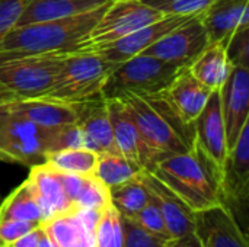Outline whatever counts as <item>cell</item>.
<instances>
[{"label": "cell", "mask_w": 249, "mask_h": 247, "mask_svg": "<svg viewBox=\"0 0 249 247\" xmlns=\"http://www.w3.org/2000/svg\"><path fill=\"white\" fill-rule=\"evenodd\" d=\"M108 4L70 17L15 26L0 42V60L76 51Z\"/></svg>", "instance_id": "obj_1"}, {"label": "cell", "mask_w": 249, "mask_h": 247, "mask_svg": "<svg viewBox=\"0 0 249 247\" xmlns=\"http://www.w3.org/2000/svg\"><path fill=\"white\" fill-rule=\"evenodd\" d=\"M121 99L127 103L139 134L150 153L152 169L162 159L187 153L194 147V124L184 122L163 95L146 98L128 95Z\"/></svg>", "instance_id": "obj_2"}, {"label": "cell", "mask_w": 249, "mask_h": 247, "mask_svg": "<svg viewBox=\"0 0 249 247\" xmlns=\"http://www.w3.org/2000/svg\"><path fill=\"white\" fill-rule=\"evenodd\" d=\"M194 213L222 204L220 173L194 144L187 153L172 154L149 172Z\"/></svg>", "instance_id": "obj_3"}, {"label": "cell", "mask_w": 249, "mask_h": 247, "mask_svg": "<svg viewBox=\"0 0 249 247\" xmlns=\"http://www.w3.org/2000/svg\"><path fill=\"white\" fill-rule=\"evenodd\" d=\"M115 66L96 51L67 52L51 89L41 98L80 103L102 96L104 84Z\"/></svg>", "instance_id": "obj_4"}, {"label": "cell", "mask_w": 249, "mask_h": 247, "mask_svg": "<svg viewBox=\"0 0 249 247\" xmlns=\"http://www.w3.org/2000/svg\"><path fill=\"white\" fill-rule=\"evenodd\" d=\"M185 68L160 58L139 54L114 67L108 76L102 96L105 99L134 96H156L162 95L178 73Z\"/></svg>", "instance_id": "obj_5"}, {"label": "cell", "mask_w": 249, "mask_h": 247, "mask_svg": "<svg viewBox=\"0 0 249 247\" xmlns=\"http://www.w3.org/2000/svg\"><path fill=\"white\" fill-rule=\"evenodd\" d=\"M64 54L23 55L0 60V84L18 99L41 98L53 86Z\"/></svg>", "instance_id": "obj_6"}, {"label": "cell", "mask_w": 249, "mask_h": 247, "mask_svg": "<svg viewBox=\"0 0 249 247\" xmlns=\"http://www.w3.org/2000/svg\"><path fill=\"white\" fill-rule=\"evenodd\" d=\"M165 17L140 0H112L76 51H92Z\"/></svg>", "instance_id": "obj_7"}, {"label": "cell", "mask_w": 249, "mask_h": 247, "mask_svg": "<svg viewBox=\"0 0 249 247\" xmlns=\"http://www.w3.org/2000/svg\"><path fill=\"white\" fill-rule=\"evenodd\" d=\"M50 130L10 115L0 130V151L9 163L29 167L41 165L48 153Z\"/></svg>", "instance_id": "obj_8"}, {"label": "cell", "mask_w": 249, "mask_h": 247, "mask_svg": "<svg viewBox=\"0 0 249 247\" xmlns=\"http://www.w3.org/2000/svg\"><path fill=\"white\" fill-rule=\"evenodd\" d=\"M209 44L207 32L200 15H197L174 28L142 54L160 58L179 67H188Z\"/></svg>", "instance_id": "obj_9"}, {"label": "cell", "mask_w": 249, "mask_h": 247, "mask_svg": "<svg viewBox=\"0 0 249 247\" xmlns=\"http://www.w3.org/2000/svg\"><path fill=\"white\" fill-rule=\"evenodd\" d=\"M194 234L203 247H248L247 234L225 204L196 211Z\"/></svg>", "instance_id": "obj_10"}, {"label": "cell", "mask_w": 249, "mask_h": 247, "mask_svg": "<svg viewBox=\"0 0 249 247\" xmlns=\"http://www.w3.org/2000/svg\"><path fill=\"white\" fill-rule=\"evenodd\" d=\"M194 144L212 162V165L217 169L222 178L229 147L226 140L225 122L222 116L219 90H213L203 112L194 121Z\"/></svg>", "instance_id": "obj_11"}, {"label": "cell", "mask_w": 249, "mask_h": 247, "mask_svg": "<svg viewBox=\"0 0 249 247\" xmlns=\"http://www.w3.org/2000/svg\"><path fill=\"white\" fill-rule=\"evenodd\" d=\"M219 93L228 147L231 150L242 128L249 122V68L233 67Z\"/></svg>", "instance_id": "obj_12"}, {"label": "cell", "mask_w": 249, "mask_h": 247, "mask_svg": "<svg viewBox=\"0 0 249 247\" xmlns=\"http://www.w3.org/2000/svg\"><path fill=\"white\" fill-rule=\"evenodd\" d=\"M222 204L245 205L249 197V122L242 128L235 146L229 150L222 181Z\"/></svg>", "instance_id": "obj_13"}, {"label": "cell", "mask_w": 249, "mask_h": 247, "mask_svg": "<svg viewBox=\"0 0 249 247\" xmlns=\"http://www.w3.org/2000/svg\"><path fill=\"white\" fill-rule=\"evenodd\" d=\"M193 16H165L156 22H152L136 32L114 41L111 44L102 45L99 48H95L92 51L99 52L104 58L114 64H120L134 55H139L144 52L149 47H152L155 42H158L162 36H165L168 32H171L174 28L179 26L185 20H188Z\"/></svg>", "instance_id": "obj_14"}, {"label": "cell", "mask_w": 249, "mask_h": 247, "mask_svg": "<svg viewBox=\"0 0 249 247\" xmlns=\"http://www.w3.org/2000/svg\"><path fill=\"white\" fill-rule=\"evenodd\" d=\"M109 119L112 125V135L117 151L124 157L140 165L146 172L152 169V157L146 148L137 125L128 111L127 103L121 98L107 99Z\"/></svg>", "instance_id": "obj_15"}, {"label": "cell", "mask_w": 249, "mask_h": 247, "mask_svg": "<svg viewBox=\"0 0 249 247\" xmlns=\"http://www.w3.org/2000/svg\"><path fill=\"white\" fill-rule=\"evenodd\" d=\"M76 124L80 128L83 146L86 148H90L98 154L118 153L114 143L107 99L104 96L80 102Z\"/></svg>", "instance_id": "obj_16"}, {"label": "cell", "mask_w": 249, "mask_h": 247, "mask_svg": "<svg viewBox=\"0 0 249 247\" xmlns=\"http://www.w3.org/2000/svg\"><path fill=\"white\" fill-rule=\"evenodd\" d=\"M10 115L44 128H57L77 121L79 103H67L50 98L16 99L10 103Z\"/></svg>", "instance_id": "obj_17"}, {"label": "cell", "mask_w": 249, "mask_h": 247, "mask_svg": "<svg viewBox=\"0 0 249 247\" xmlns=\"http://www.w3.org/2000/svg\"><path fill=\"white\" fill-rule=\"evenodd\" d=\"M143 179L160 210L171 240L194 233V211L152 173L144 170Z\"/></svg>", "instance_id": "obj_18"}, {"label": "cell", "mask_w": 249, "mask_h": 247, "mask_svg": "<svg viewBox=\"0 0 249 247\" xmlns=\"http://www.w3.org/2000/svg\"><path fill=\"white\" fill-rule=\"evenodd\" d=\"M209 42H226L242 26L249 25V0H213L200 15Z\"/></svg>", "instance_id": "obj_19"}, {"label": "cell", "mask_w": 249, "mask_h": 247, "mask_svg": "<svg viewBox=\"0 0 249 247\" xmlns=\"http://www.w3.org/2000/svg\"><path fill=\"white\" fill-rule=\"evenodd\" d=\"M212 93L213 90L200 83L191 74L188 67H185L178 73V76L162 95L184 122L194 124L197 116L203 112Z\"/></svg>", "instance_id": "obj_20"}, {"label": "cell", "mask_w": 249, "mask_h": 247, "mask_svg": "<svg viewBox=\"0 0 249 247\" xmlns=\"http://www.w3.org/2000/svg\"><path fill=\"white\" fill-rule=\"evenodd\" d=\"M26 181L41 207L44 221L73 210V205L61 186L57 170L47 163L32 166Z\"/></svg>", "instance_id": "obj_21"}, {"label": "cell", "mask_w": 249, "mask_h": 247, "mask_svg": "<svg viewBox=\"0 0 249 247\" xmlns=\"http://www.w3.org/2000/svg\"><path fill=\"white\" fill-rule=\"evenodd\" d=\"M112 0H28L16 26L70 17L95 10Z\"/></svg>", "instance_id": "obj_22"}, {"label": "cell", "mask_w": 249, "mask_h": 247, "mask_svg": "<svg viewBox=\"0 0 249 247\" xmlns=\"http://www.w3.org/2000/svg\"><path fill=\"white\" fill-rule=\"evenodd\" d=\"M232 68L223 42H210L188 66L191 74L212 90H219L226 83Z\"/></svg>", "instance_id": "obj_23"}, {"label": "cell", "mask_w": 249, "mask_h": 247, "mask_svg": "<svg viewBox=\"0 0 249 247\" xmlns=\"http://www.w3.org/2000/svg\"><path fill=\"white\" fill-rule=\"evenodd\" d=\"M41 226L57 247H95V234L85 229L76 208L42 221Z\"/></svg>", "instance_id": "obj_24"}, {"label": "cell", "mask_w": 249, "mask_h": 247, "mask_svg": "<svg viewBox=\"0 0 249 247\" xmlns=\"http://www.w3.org/2000/svg\"><path fill=\"white\" fill-rule=\"evenodd\" d=\"M143 172L133 179L109 188L111 205L123 217L134 218L150 199V192L144 183Z\"/></svg>", "instance_id": "obj_25"}, {"label": "cell", "mask_w": 249, "mask_h": 247, "mask_svg": "<svg viewBox=\"0 0 249 247\" xmlns=\"http://www.w3.org/2000/svg\"><path fill=\"white\" fill-rule=\"evenodd\" d=\"M18 220L42 223V211L28 181L20 183L0 205V221Z\"/></svg>", "instance_id": "obj_26"}, {"label": "cell", "mask_w": 249, "mask_h": 247, "mask_svg": "<svg viewBox=\"0 0 249 247\" xmlns=\"http://www.w3.org/2000/svg\"><path fill=\"white\" fill-rule=\"evenodd\" d=\"M98 156L99 154L96 151L86 147L63 148L47 153L44 163L50 165L58 172L90 176L95 172Z\"/></svg>", "instance_id": "obj_27"}, {"label": "cell", "mask_w": 249, "mask_h": 247, "mask_svg": "<svg viewBox=\"0 0 249 247\" xmlns=\"http://www.w3.org/2000/svg\"><path fill=\"white\" fill-rule=\"evenodd\" d=\"M144 169L136 162L124 157L120 153H101L98 156L93 175L107 186H117L128 179L136 178Z\"/></svg>", "instance_id": "obj_28"}, {"label": "cell", "mask_w": 249, "mask_h": 247, "mask_svg": "<svg viewBox=\"0 0 249 247\" xmlns=\"http://www.w3.org/2000/svg\"><path fill=\"white\" fill-rule=\"evenodd\" d=\"M108 207H111L109 188H107L95 175L86 176L83 188L73 208H89V210L105 211Z\"/></svg>", "instance_id": "obj_29"}, {"label": "cell", "mask_w": 249, "mask_h": 247, "mask_svg": "<svg viewBox=\"0 0 249 247\" xmlns=\"http://www.w3.org/2000/svg\"><path fill=\"white\" fill-rule=\"evenodd\" d=\"M165 16H197L201 15L213 0H140Z\"/></svg>", "instance_id": "obj_30"}, {"label": "cell", "mask_w": 249, "mask_h": 247, "mask_svg": "<svg viewBox=\"0 0 249 247\" xmlns=\"http://www.w3.org/2000/svg\"><path fill=\"white\" fill-rule=\"evenodd\" d=\"M123 245L121 247H168L171 240L159 239L143 230L134 220L123 217Z\"/></svg>", "instance_id": "obj_31"}, {"label": "cell", "mask_w": 249, "mask_h": 247, "mask_svg": "<svg viewBox=\"0 0 249 247\" xmlns=\"http://www.w3.org/2000/svg\"><path fill=\"white\" fill-rule=\"evenodd\" d=\"M131 220H134L147 233H150V234H153V236H156L159 239H163V240H171V237L168 234V230H166V226H165V221L162 218L160 210H159L155 198L152 197V194H150V199L144 205V208Z\"/></svg>", "instance_id": "obj_32"}, {"label": "cell", "mask_w": 249, "mask_h": 247, "mask_svg": "<svg viewBox=\"0 0 249 247\" xmlns=\"http://www.w3.org/2000/svg\"><path fill=\"white\" fill-rule=\"evenodd\" d=\"M74 147H85L80 128L76 122L50 130L48 153L63 148H74Z\"/></svg>", "instance_id": "obj_33"}, {"label": "cell", "mask_w": 249, "mask_h": 247, "mask_svg": "<svg viewBox=\"0 0 249 247\" xmlns=\"http://www.w3.org/2000/svg\"><path fill=\"white\" fill-rule=\"evenodd\" d=\"M226 54L233 67L249 68V25L239 28L226 42Z\"/></svg>", "instance_id": "obj_34"}, {"label": "cell", "mask_w": 249, "mask_h": 247, "mask_svg": "<svg viewBox=\"0 0 249 247\" xmlns=\"http://www.w3.org/2000/svg\"><path fill=\"white\" fill-rule=\"evenodd\" d=\"M28 0H0V42L16 26Z\"/></svg>", "instance_id": "obj_35"}, {"label": "cell", "mask_w": 249, "mask_h": 247, "mask_svg": "<svg viewBox=\"0 0 249 247\" xmlns=\"http://www.w3.org/2000/svg\"><path fill=\"white\" fill-rule=\"evenodd\" d=\"M41 223L31 221H18V220H6L0 221V247L10 246L19 237L39 226Z\"/></svg>", "instance_id": "obj_36"}, {"label": "cell", "mask_w": 249, "mask_h": 247, "mask_svg": "<svg viewBox=\"0 0 249 247\" xmlns=\"http://www.w3.org/2000/svg\"><path fill=\"white\" fill-rule=\"evenodd\" d=\"M57 175H58L61 186H63V189L66 192V197L69 198L70 204L74 207V202H76V199H77V197H79V194H80V191L83 188L86 176L74 175V173H66V172H58V170H57Z\"/></svg>", "instance_id": "obj_37"}, {"label": "cell", "mask_w": 249, "mask_h": 247, "mask_svg": "<svg viewBox=\"0 0 249 247\" xmlns=\"http://www.w3.org/2000/svg\"><path fill=\"white\" fill-rule=\"evenodd\" d=\"M18 98L0 84V130L10 116V103Z\"/></svg>", "instance_id": "obj_38"}, {"label": "cell", "mask_w": 249, "mask_h": 247, "mask_svg": "<svg viewBox=\"0 0 249 247\" xmlns=\"http://www.w3.org/2000/svg\"><path fill=\"white\" fill-rule=\"evenodd\" d=\"M41 234H42V227L39 224L35 229H32L31 231H28L26 234H23L22 237H19L9 247H38Z\"/></svg>", "instance_id": "obj_39"}, {"label": "cell", "mask_w": 249, "mask_h": 247, "mask_svg": "<svg viewBox=\"0 0 249 247\" xmlns=\"http://www.w3.org/2000/svg\"><path fill=\"white\" fill-rule=\"evenodd\" d=\"M168 247H203L201 243L198 242L197 236L194 233L187 234L184 237H179L177 240H171Z\"/></svg>", "instance_id": "obj_40"}, {"label": "cell", "mask_w": 249, "mask_h": 247, "mask_svg": "<svg viewBox=\"0 0 249 247\" xmlns=\"http://www.w3.org/2000/svg\"><path fill=\"white\" fill-rule=\"evenodd\" d=\"M42 227V226H41ZM38 247H57V245L54 243V240L47 234V231L42 229V234H41V239H39V243Z\"/></svg>", "instance_id": "obj_41"}, {"label": "cell", "mask_w": 249, "mask_h": 247, "mask_svg": "<svg viewBox=\"0 0 249 247\" xmlns=\"http://www.w3.org/2000/svg\"><path fill=\"white\" fill-rule=\"evenodd\" d=\"M0 162H6V163H9V162H7V159H6V156H4L1 151H0Z\"/></svg>", "instance_id": "obj_42"}, {"label": "cell", "mask_w": 249, "mask_h": 247, "mask_svg": "<svg viewBox=\"0 0 249 247\" xmlns=\"http://www.w3.org/2000/svg\"><path fill=\"white\" fill-rule=\"evenodd\" d=\"M4 247H9V246H4Z\"/></svg>", "instance_id": "obj_43"}]
</instances>
